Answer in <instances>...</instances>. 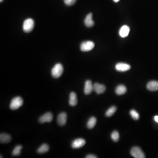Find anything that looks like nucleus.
I'll list each match as a JSON object with an SVG mask.
<instances>
[{
  "label": "nucleus",
  "mask_w": 158,
  "mask_h": 158,
  "mask_svg": "<svg viewBox=\"0 0 158 158\" xmlns=\"http://www.w3.org/2000/svg\"><path fill=\"white\" fill-rule=\"evenodd\" d=\"M23 100L20 96L14 98L10 104L9 108L11 110H15L19 108L23 105Z\"/></svg>",
  "instance_id": "obj_1"
},
{
  "label": "nucleus",
  "mask_w": 158,
  "mask_h": 158,
  "mask_svg": "<svg viewBox=\"0 0 158 158\" xmlns=\"http://www.w3.org/2000/svg\"><path fill=\"white\" fill-rule=\"evenodd\" d=\"M63 72V65L59 63L56 64L51 70L52 76L54 78H58L60 77L62 75Z\"/></svg>",
  "instance_id": "obj_2"
},
{
  "label": "nucleus",
  "mask_w": 158,
  "mask_h": 158,
  "mask_svg": "<svg viewBox=\"0 0 158 158\" xmlns=\"http://www.w3.org/2000/svg\"><path fill=\"white\" fill-rule=\"evenodd\" d=\"M34 26V21L32 19H26L23 22L22 29L25 33H30L33 30Z\"/></svg>",
  "instance_id": "obj_3"
},
{
  "label": "nucleus",
  "mask_w": 158,
  "mask_h": 158,
  "mask_svg": "<svg viewBox=\"0 0 158 158\" xmlns=\"http://www.w3.org/2000/svg\"><path fill=\"white\" fill-rule=\"evenodd\" d=\"M95 43L92 41L87 40L82 42L81 44V51L83 52H89L91 51L95 47Z\"/></svg>",
  "instance_id": "obj_4"
},
{
  "label": "nucleus",
  "mask_w": 158,
  "mask_h": 158,
  "mask_svg": "<svg viewBox=\"0 0 158 158\" xmlns=\"http://www.w3.org/2000/svg\"><path fill=\"white\" fill-rule=\"evenodd\" d=\"M130 154L135 158H145L144 152L138 147H133L130 151Z\"/></svg>",
  "instance_id": "obj_5"
},
{
  "label": "nucleus",
  "mask_w": 158,
  "mask_h": 158,
  "mask_svg": "<svg viewBox=\"0 0 158 158\" xmlns=\"http://www.w3.org/2000/svg\"><path fill=\"white\" fill-rule=\"evenodd\" d=\"M53 119V115L51 112H48L42 115L39 119V122L40 124L45 123H50L52 122Z\"/></svg>",
  "instance_id": "obj_6"
},
{
  "label": "nucleus",
  "mask_w": 158,
  "mask_h": 158,
  "mask_svg": "<svg viewBox=\"0 0 158 158\" xmlns=\"http://www.w3.org/2000/svg\"><path fill=\"white\" fill-rule=\"evenodd\" d=\"M86 141L83 138H77L74 140L71 144V147L73 149H80L85 145Z\"/></svg>",
  "instance_id": "obj_7"
},
{
  "label": "nucleus",
  "mask_w": 158,
  "mask_h": 158,
  "mask_svg": "<svg viewBox=\"0 0 158 158\" xmlns=\"http://www.w3.org/2000/svg\"><path fill=\"white\" fill-rule=\"evenodd\" d=\"M130 65L125 63L120 62L116 64L115 69L117 71L120 72H124L128 71L130 69Z\"/></svg>",
  "instance_id": "obj_8"
},
{
  "label": "nucleus",
  "mask_w": 158,
  "mask_h": 158,
  "mask_svg": "<svg viewBox=\"0 0 158 158\" xmlns=\"http://www.w3.org/2000/svg\"><path fill=\"white\" fill-rule=\"evenodd\" d=\"M67 116L65 112H61L58 116L57 123L60 126H63L66 124Z\"/></svg>",
  "instance_id": "obj_9"
},
{
  "label": "nucleus",
  "mask_w": 158,
  "mask_h": 158,
  "mask_svg": "<svg viewBox=\"0 0 158 158\" xmlns=\"http://www.w3.org/2000/svg\"><path fill=\"white\" fill-rule=\"evenodd\" d=\"M106 90V87L103 84L96 83L93 84V91L96 92L97 94H102L104 93Z\"/></svg>",
  "instance_id": "obj_10"
},
{
  "label": "nucleus",
  "mask_w": 158,
  "mask_h": 158,
  "mask_svg": "<svg viewBox=\"0 0 158 158\" xmlns=\"http://www.w3.org/2000/svg\"><path fill=\"white\" fill-rule=\"evenodd\" d=\"M93 91V85L90 80L86 81L84 85V93L86 95H90Z\"/></svg>",
  "instance_id": "obj_11"
},
{
  "label": "nucleus",
  "mask_w": 158,
  "mask_h": 158,
  "mask_svg": "<svg viewBox=\"0 0 158 158\" xmlns=\"http://www.w3.org/2000/svg\"><path fill=\"white\" fill-rule=\"evenodd\" d=\"M130 31L129 26L127 25H124L121 27L119 30V35L121 38H125L128 36Z\"/></svg>",
  "instance_id": "obj_12"
},
{
  "label": "nucleus",
  "mask_w": 158,
  "mask_h": 158,
  "mask_svg": "<svg viewBox=\"0 0 158 158\" xmlns=\"http://www.w3.org/2000/svg\"><path fill=\"white\" fill-rule=\"evenodd\" d=\"M92 17H93L92 14L90 13L87 15L85 19H84V24L87 27H91L94 26L95 22L92 19Z\"/></svg>",
  "instance_id": "obj_13"
},
{
  "label": "nucleus",
  "mask_w": 158,
  "mask_h": 158,
  "mask_svg": "<svg viewBox=\"0 0 158 158\" xmlns=\"http://www.w3.org/2000/svg\"><path fill=\"white\" fill-rule=\"evenodd\" d=\"M147 88L150 91H157L158 90V81H150L147 85Z\"/></svg>",
  "instance_id": "obj_14"
},
{
  "label": "nucleus",
  "mask_w": 158,
  "mask_h": 158,
  "mask_svg": "<svg viewBox=\"0 0 158 158\" xmlns=\"http://www.w3.org/2000/svg\"><path fill=\"white\" fill-rule=\"evenodd\" d=\"M69 104L71 106H75L77 104V95L74 92H71L69 94Z\"/></svg>",
  "instance_id": "obj_15"
},
{
  "label": "nucleus",
  "mask_w": 158,
  "mask_h": 158,
  "mask_svg": "<svg viewBox=\"0 0 158 158\" xmlns=\"http://www.w3.org/2000/svg\"><path fill=\"white\" fill-rule=\"evenodd\" d=\"M12 140V137L6 133H1L0 134V142L1 143H9Z\"/></svg>",
  "instance_id": "obj_16"
},
{
  "label": "nucleus",
  "mask_w": 158,
  "mask_h": 158,
  "mask_svg": "<svg viewBox=\"0 0 158 158\" xmlns=\"http://www.w3.org/2000/svg\"><path fill=\"white\" fill-rule=\"evenodd\" d=\"M126 91H127V89L125 86L124 85H119L116 88L115 92L117 95H121L125 94Z\"/></svg>",
  "instance_id": "obj_17"
},
{
  "label": "nucleus",
  "mask_w": 158,
  "mask_h": 158,
  "mask_svg": "<svg viewBox=\"0 0 158 158\" xmlns=\"http://www.w3.org/2000/svg\"><path fill=\"white\" fill-rule=\"evenodd\" d=\"M49 150V146L46 143L42 144L37 150V152L39 154L45 153L48 152Z\"/></svg>",
  "instance_id": "obj_18"
},
{
  "label": "nucleus",
  "mask_w": 158,
  "mask_h": 158,
  "mask_svg": "<svg viewBox=\"0 0 158 158\" xmlns=\"http://www.w3.org/2000/svg\"><path fill=\"white\" fill-rule=\"evenodd\" d=\"M97 123V119L95 117H91L88 120V122L87 124V128L89 129H92L95 127Z\"/></svg>",
  "instance_id": "obj_19"
},
{
  "label": "nucleus",
  "mask_w": 158,
  "mask_h": 158,
  "mask_svg": "<svg viewBox=\"0 0 158 158\" xmlns=\"http://www.w3.org/2000/svg\"><path fill=\"white\" fill-rule=\"evenodd\" d=\"M22 146L21 145H18L16 146L12 152V155L13 156H18L21 153V150L22 149Z\"/></svg>",
  "instance_id": "obj_20"
},
{
  "label": "nucleus",
  "mask_w": 158,
  "mask_h": 158,
  "mask_svg": "<svg viewBox=\"0 0 158 158\" xmlns=\"http://www.w3.org/2000/svg\"><path fill=\"white\" fill-rule=\"evenodd\" d=\"M116 111V107H111L105 113V116H106L107 117H110L114 114Z\"/></svg>",
  "instance_id": "obj_21"
},
{
  "label": "nucleus",
  "mask_w": 158,
  "mask_h": 158,
  "mask_svg": "<svg viewBox=\"0 0 158 158\" xmlns=\"http://www.w3.org/2000/svg\"><path fill=\"white\" fill-rule=\"evenodd\" d=\"M112 139L114 141V142H117L119 140V133L118 131H113L111 135Z\"/></svg>",
  "instance_id": "obj_22"
},
{
  "label": "nucleus",
  "mask_w": 158,
  "mask_h": 158,
  "mask_svg": "<svg viewBox=\"0 0 158 158\" xmlns=\"http://www.w3.org/2000/svg\"><path fill=\"white\" fill-rule=\"evenodd\" d=\"M130 115H131V117L134 120H137L139 119L140 116H139V114H138V112H137L136 110L132 109V110L130 111Z\"/></svg>",
  "instance_id": "obj_23"
},
{
  "label": "nucleus",
  "mask_w": 158,
  "mask_h": 158,
  "mask_svg": "<svg viewBox=\"0 0 158 158\" xmlns=\"http://www.w3.org/2000/svg\"><path fill=\"white\" fill-rule=\"evenodd\" d=\"M77 0H64L65 4L67 6H71L76 3Z\"/></svg>",
  "instance_id": "obj_24"
},
{
  "label": "nucleus",
  "mask_w": 158,
  "mask_h": 158,
  "mask_svg": "<svg viewBox=\"0 0 158 158\" xmlns=\"http://www.w3.org/2000/svg\"><path fill=\"white\" fill-rule=\"evenodd\" d=\"M86 158H98L97 156L96 155H94L93 154H89L88 155H87L86 156Z\"/></svg>",
  "instance_id": "obj_25"
},
{
  "label": "nucleus",
  "mask_w": 158,
  "mask_h": 158,
  "mask_svg": "<svg viewBox=\"0 0 158 158\" xmlns=\"http://www.w3.org/2000/svg\"><path fill=\"white\" fill-rule=\"evenodd\" d=\"M154 120H155V122H157L158 123V116H156L154 117Z\"/></svg>",
  "instance_id": "obj_26"
},
{
  "label": "nucleus",
  "mask_w": 158,
  "mask_h": 158,
  "mask_svg": "<svg viewBox=\"0 0 158 158\" xmlns=\"http://www.w3.org/2000/svg\"><path fill=\"white\" fill-rule=\"evenodd\" d=\"M113 1L116 3H117V2H119L120 0H113Z\"/></svg>",
  "instance_id": "obj_27"
},
{
  "label": "nucleus",
  "mask_w": 158,
  "mask_h": 158,
  "mask_svg": "<svg viewBox=\"0 0 158 158\" xmlns=\"http://www.w3.org/2000/svg\"><path fill=\"white\" fill-rule=\"evenodd\" d=\"M3 0H0V1H1V2H2V1H3Z\"/></svg>",
  "instance_id": "obj_28"
}]
</instances>
